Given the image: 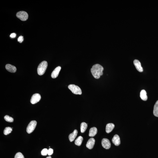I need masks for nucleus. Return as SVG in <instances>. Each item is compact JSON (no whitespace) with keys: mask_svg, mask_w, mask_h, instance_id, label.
<instances>
[{"mask_svg":"<svg viewBox=\"0 0 158 158\" xmlns=\"http://www.w3.org/2000/svg\"><path fill=\"white\" fill-rule=\"evenodd\" d=\"M24 37L22 36H20L18 37V42L20 43H22L23 42V41H24Z\"/></svg>","mask_w":158,"mask_h":158,"instance_id":"24","label":"nucleus"},{"mask_svg":"<svg viewBox=\"0 0 158 158\" xmlns=\"http://www.w3.org/2000/svg\"><path fill=\"white\" fill-rule=\"evenodd\" d=\"M68 87L72 93L75 94L81 95L82 93L81 89L79 87L74 84H70L68 86Z\"/></svg>","mask_w":158,"mask_h":158,"instance_id":"3","label":"nucleus"},{"mask_svg":"<svg viewBox=\"0 0 158 158\" xmlns=\"http://www.w3.org/2000/svg\"><path fill=\"white\" fill-rule=\"evenodd\" d=\"M61 69V67L58 66L54 69L51 74V76L52 78L55 79L58 77Z\"/></svg>","mask_w":158,"mask_h":158,"instance_id":"10","label":"nucleus"},{"mask_svg":"<svg viewBox=\"0 0 158 158\" xmlns=\"http://www.w3.org/2000/svg\"><path fill=\"white\" fill-rule=\"evenodd\" d=\"M153 113L154 115L158 117V100L154 106Z\"/></svg>","mask_w":158,"mask_h":158,"instance_id":"17","label":"nucleus"},{"mask_svg":"<svg viewBox=\"0 0 158 158\" xmlns=\"http://www.w3.org/2000/svg\"><path fill=\"white\" fill-rule=\"evenodd\" d=\"M4 119L6 121L8 122H12L14 121V119L13 118L7 115L5 116Z\"/></svg>","mask_w":158,"mask_h":158,"instance_id":"21","label":"nucleus"},{"mask_svg":"<svg viewBox=\"0 0 158 158\" xmlns=\"http://www.w3.org/2000/svg\"><path fill=\"white\" fill-rule=\"evenodd\" d=\"M134 63L137 70L140 72H142L143 71L141 63L140 61L137 60H135L134 61Z\"/></svg>","mask_w":158,"mask_h":158,"instance_id":"9","label":"nucleus"},{"mask_svg":"<svg viewBox=\"0 0 158 158\" xmlns=\"http://www.w3.org/2000/svg\"><path fill=\"white\" fill-rule=\"evenodd\" d=\"M46 158H52L51 157L49 156V157H47Z\"/></svg>","mask_w":158,"mask_h":158,"instance_id":"27","label":"nucleus"},{"mask_svg":"<svg viewBox=\"0 0 158 158\" xmlns=\"http://www.w3.org/2000/svg\"><path fill=\"white\" fill-rule=\"evenodd\" d=\"M77 134L78 131L77 130L75 129L73 131V133L69 135V139L70 142H72L77 137Z\"/></svg>","mask_w":158,"mask_h":158,"instance_id":"14","label":"nucleus"},{"mask_svg":"<svg viewBox=\"0 0 158 158\" xmlns=\"http://www.w3.org/2000/svg\"><path fill=\"white\" fill-rule=\"evenodd\" d=\"M12 131V128L10 127H6L5 128L4 130V134L5 135L9 134L11 133Z\"/></svg>","mask_w":158,"mask_h":158,"instance_id":"20","label":"nucleus"},{"mask_svg":"<svg viewBox=\"0 0 158 158\" xmlns=\"http://www.w3.org/2000/svg\"><path fill=\"white\" fill-rule=\"evenodd\" d=\"M102 145L103 147L106 149H109L110 148L111 143L108 139H103L102 141Z\"/></svg>","mask_w":158,"mask_h":158,"instance_id":"7","label":"nucleus"},{"mask_svg":"<svg viewBox=\"0 0 158 158\" xmlns=\"http://www.w3.org/2000/svg\"><path fill=\"white\" fill-rule=\"evenodd\" d=\"M48 66V63L46 61H43L41 62L39 65L37 69L38 74L41 76L45 73Z\"/></svg>","mask_w":158,"mask_h":158,"instance_id":"2","label":"nucleus"},{"mask_svg":"<svg viewBox=\"0 0 158 158\" xmlns=\"http://www.w3.org/2000/svg\"><path fill=\"white\" fill-rule=\"evenodd\" d=\"M103 70L104 68L102 66L99 64H97L93 66L91 69V72L95 78L99 79L100 78V76L103 75Z\"/></svg>","mask_w":158,"mask_h":158,"instance_id":"1","label":"nucleus"},{"mask_svg":"<svg viewBox=\"0 0 158 158\" xmlns=\"http://www.w3.org/2000/svg\"><path fill=\"white\" fill-rule=\"evenodd\" d=\"M112 143L116 146H118L120 144V137L118 135L116 134L115 135L112 139Z\"/></svg>","mask_w":158,"mask_h":158,"instance_id":"12","label":"nucleus"},{"mask_svg":"<svg viewBox=\"0 0 158 158\" xmlns=\"http://www.w3.org/2000/svg\"><path fill=\"white\" fill-rule=\"evenodd\" d=\"M140 97L141 99L144 101H146L148 99L146 92L144 90H143L140 92Z\"/></svg>","mask_w":158,"mask_h":158,"instance_id":"16","label":"nucleus"},{"mask_svg":"<svg viewBox=\"0 0 158 158\" xmlns=\"http://www.w3.org/2000/svg\"><path fill=\"white\" fill-rule=\"evenodd\" d=\"M97 129L95 127H93L90 129L89 136L90 137H93L97 133Z\"/></svg>","mask_w":158,"mask_h":158,"instance_id":"15","label":"nucleus"},{"mask_svg":"<svg viewBox=\"0 0 158 158\" xmlns=\"http://www.w3.org/2000/svg\"><path fill=\"white\" fill-rule=\"evenodd\" d=\"M95 142V140L93 138H91L87 142L86 146L88 149H91L93 148Z\"/></svg>","mask_w":158,"mask_h":158,"instance_id":"8","label":"nucleus"},{"mask_svg":"<svg viewBox=\"0 0 158 158\" xmlns=\"http://www.w3.org/2000/svg\"><path fill=\"white\" fill-rule=\"evenodd\" d=\"M48 150L46 148H44L41 152V155L43 156H45L48 154Z\"/></svg>","mask_w":158,"mask_h":158,"instance_id":"23","label":"nucleus"},{"mask_svg":"<svg viewBox=\"0 0 158 158\" xmlns=\"http://www.w3.org/2000/svg\"><path fill=\"white\" fill-rule=\"evenodd\" d=\"M5 68L8 71L11 73H15L16 72L17 68L16 67L10 64H7L6 65Z\"/></svg>","mask_w":158,"mask_h":158,"instance_id":"11","label":"nucleus"},{"mask_svg":"<svg viewBox=\"0 0 158 158\" xmlns=\"http://www.w3.org/2000/svg\"><path fill=\"white\" fill-rule=\"evenodd\" d=\"M16 34L15 33H12L10 35V37H11L12 38H15V37H16Z\"/></svg>","mask_w":158,"mask_h":158,"instance_id":"26","label":"nucleus"},{"mask_svg":"<svg viewBox=\"0 0 158 158\" xmlns=\"http://www.w3.org/2000/svg\"><path fill=\"white\" fill-rule=\"evenodd\" d=\"M14 158H24V155L20 152H18L16 154Z\"/></svg>","mask_w":158,"mask_h":158,"instance_id":"22","label":"nucleus"},{"mask_svg":"<svg viewBox=\"0 0 158 158\" xmlns=\"http://www.w3.org/2000/svg\"><path fill=\"white\" fill-rule=\"evenodd\" d=\"M16 16L17 18H19L22 21H26L28 19V14L26 12L22 11L18 12L17 13Z\"/></svg>","mask_w":158,"mask_h":158,"instance_id":"5","label":"nucleus"},{"mask_svg":"<svg viewBox=\"0 0 158 158\" xmlns=\"http://www.w3.org/2000/svg\"><path fill=\"white\" fill-rule=\"evenodd\" d=\"M37 124V122L36 121H32L30 122L27 128V132L29 134L32 132L35 129Z\"/></svg>","mask_w":158,"mask_h":158,"instance_id":"4","label":"nucleus"},{"mask_svg":"<svg viewBox=\"0 0 158 158\" xmlns=\"http://www.w3.org/2000/svg\"><path fill=\"white\" fill-rule=\"evenodd\" d=\"M88 125L86 123H82L81 125V131L82 133H84L85 132L87 128Z\"/></svg>","mask_w":158,"mask_h":158,"instance_id":"19","label":"nucleus"},{"mask_svg":"<svg viewBox=\"0 0 158 158\" xmlns=\"http://www.w3.org/2000/svg\"><path fill=\"white\" fill-rule=\"evenodd\" d=\"M53 150L52 149V148H49V149L48 150V154L49 156H51V155H52V154L53 153Z\"/></svg>","mask_w":158,"mask_h":158,"instance_id":"25","label":"nucleus"},{"mask_svg":"<svg viewBox=\"0 0 158 158\" xmlns=\"http://www.w3.org/2000/svg\"><path fill=\"white\" fill-rule=\"evenodd\" d=\"M83 140L82 136H80L78 137L77 139L75 140V144L78 146H80L81 145L82 143Z\"/></svg>","mask_w":158,"mask_h":158,"instance_id":"18","label":"nucleus"},{"mask_svg":"<svg viewBox=\"0 0 158 158\" xmlns=\"http://www.w3.org/2000/svg\"><path fill=\"white\" fill-rule=\"evenodd\" d=\"M41 99V96L38 93L33 94L31 99L30 103L33 104L36 103L40 101Z\"/></svg>","mask_w":158,"mask_h":158,"instance_id":"6","label":"nucleus"},{"mask_svg":"<svg viewBox=\"0 0 158 158\" xmlns=\"http://www.w3.org/2000/svg\"><path fill=\"white\" fill-rule=\"evenodd\" d=\"M115 128V125L113 123H109L107 124L106 128V131L107 133L111 132Z\"/></svg>","mask_w":158,"mask_h":158,"instance_id":"13","label":"nucleus"}]
</instances>
